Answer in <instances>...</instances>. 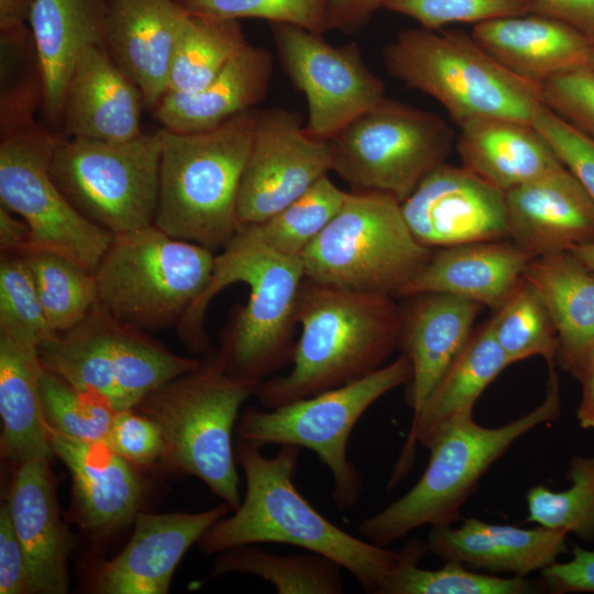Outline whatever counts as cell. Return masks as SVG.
Listing matches in <instances>:
<instances>
[{
  "label": "cell",
  "mask_w": 594,
  "mask_h": 594,
  "mask_svg": "<svg viewBox=\"0 0 594 594\" xmlns=\"http://www.w3.org/2000/svg\"><path fill=\"white\" fill-rule=\"evenodd\" d=\"M144 97L102 46L86 48L68 80L62 122L68 136L124 142L142 134Z\"/></svg>",
  "instance_id": "22"
},
{
  "label": "cell",
  "mask_w": 594,
  "mask_h": 594,
  "mask_svg": "<svg viewBox=\"0 0 594 594\" xmlns=\"http://www.w3.org/2000/svg\"><path fill=\"white\" fill-rule=\"evenodd\" d=\"M509 239L532 257L594 243V202L562 166L505 193Z\"/></svg>",
  "instance_id": "21"
},
{
  "label": "cell",
  "mask_w": 594,
  "mask_h": 594,
  "mask_svg": "<svg viewBox=\"0 0 594 594\" xmlns=\"http://www.w3.org/2000/svg\"><path fill=\"white\" fill-rule=\"evenodd\" d=\"M57 139L35 121L1 132V206L28 223L31 249L62 254L95 272L113 234L85 218L54 182L50 167Z\"/></svg>",
  "instance_id": "14"
},
{
  "label": "cell",
  "mask_w": 594,
  "mask_h": 594,
  "mask_svg": "<svg viewBox=\"0 0 594 594\" xmlns=\"http://www.w3.org/2000/svg\"><path fill=\"white\" fill-rule=\"evenodd\" d=\"M193 15L239 20L263 19L270 23L293 24L310 32L328 31L326 0H175Z\"/></svg>",
  "instance_id": "43"
},
{
  "label": "cell",
  "mask_w": 594,
  "mask_h": 594,
  "mask_svg": "<svg viewBox=\"0 0 594 594\" xmlns=\"http://www.w3.org/2000/svg\"><path fill=\"white\" fill-rule=\"evenodd\" d=\"M522 276L549 310L558 337L556 360L578 378L594 355V272L562 251L531 258Z\"/></svg>",
  "instance_id": "32"
},
{
  "label": "cell",
  "mask_w": 594,
  "mask_h": 594,
  "mask_svg": "<svg viewBox=\"0 0 594 594\" xmlns=\"http://www.w3.org/2000/svg\"><path fill=\"white\" fill-rule=\"evenodd\" d=\"M453 141V130L437 114L384 98L327 142L331 172L352 190L382 191L403 202L444 163Z\"/></svg>",
  "instance_id": "13"
},
{
  "label": "cell",
  "mask_w": 594,
  "mask_h": 594,
  "mask_svg": "<svg viewBox=\"0 0 594 594\" xmlns=\"http://www.w3.org/2000/svg\"><path fill=\"white\" fill-rule=\"evenodd\" d=\"M408 298V306L403 308L400 345L411 366L407 403L415 418L469 341L483 306L441 293Z\"/></svg>",
  "instance_id": "24"
},
{
  "label": "cell",
  "mask_w": 594,
  "mask_h": 594,
  "mask_svg": "<svg viewBox=\"0 0 594 594\" xmlns=\"http://www.w3.org/2000/svg\"><path fill=\"white\" fill-rule=\"evenodd\" d=\"M215 257L155 224L113 235L94 272L98 304L143 331L178 323L207 286Z\"/></svg>",
  "instance_id": "9"
},
{
  "label": "cell",
  "mask_w": 594,
  "mask_h": 594,
  "mask_svg": "<svg viewBox=\"0 0 594 594\" xmlns=\"http://www.w3.org/2000/svg\"><path fill=\"white\" fill-rule=\"evenodd\" d=\"M42 408L47 426L80 441H107L116 410L103 396L77 388L43 366Z\"/></svg>",
  "instance_id": "40"
},
{
  "label": "cell",
  "mask_w": 594,
  "mask_h": 594,
  "mask_svg": "<svg viewBox=\"0 0 594 594\" xmlns=\"http://www.w3.org/2000/svg\"><path fill=\"white\" fill-rule=\"evenodd\" d=\"M38 344L0 328L1 458L16 465L54 457L44 417Z\"/></svg>",
  "instance_id": "31"
},
{
  "label": "cell",
  "mask_w": 594,
  "mask_h": 594,
  "mask_svg": "<svg viewBox=\"0 0 594 594\" xmlns=\"http://www.w3.org/2000/svg\"><path fill=\"white\" fill-rule=\"evenodd\" d=\"M543 105L594 140V70L579 68L541 85Z\"/></svg>",
  "instance_id": "45"
},
{
  "label": "cell",
  "mask_w": 594,
  "mask_h": 594,
  "mask_svg": "<svg viewBox=\"0 0 594 594\" xmlns=\"http://www.w3.org/2000/svg\"><path fill=\"white\" fill-rule=\"evenodd\" d=\"M232 512L221 502L199 513L139 512L127 546L97 568L91 591L99 594H165L188 549Z\"/></svg>",
  "instance_id": "18"
},
{
  "label": "cell",
  "mask_w": 594,
  "mask_h": 594,
  "mask_svg": "<svg viewBox=\"0 0 594 594\" xmlns=\"http://www.w3.org/2000/svg\"><path fill=\"white\" fill-rule=\"evenodd\" d=\"M304 278L301 257L276 252L255 224H242L216 254L207 286L177 323L178 336L193 351H207L205 318L210 301L233 283L246 284L248 302L233 315L217 352L230 375L262 383L293 361L296 305Z\"/></svg>",
  "instance_id": "2"
},
{
  "label": "cell",
  "mask_w": 594,
  "mask_h": 594,
  "mask_svg": "<svg viewBox=\"0 0 594 594\" xmlns=\"http://www.w3.org/2000/svg\"><path fill=\"white\" fill-rule=\"evenodd\" d=\"M109 446L136 469L162 464L164 439L157 424L139 410L116 413L107 438Z\"/></svg>",
  "instance_id": "47"
},
{
  "label": "cell",
  "mask_w": 594,
  "mask_h": 594,
  "mask_svg": "<svg viewBox=\"0 0 594 594\" xmlns=\"http://www.w3.org/2000/svg\"><path fill=\"white\" fill-rule=\"evenodd\" d=\"M256 117L251 109L197 133L160 129L158 229L213 252L229 243L240 227L238 193Z\"/></svg>",
  "instance_id": "4"
},
{
  "label": "cell",
  "mask_w": 594,
  "mask_h": 594,
  "mask_svg": "<svg viewBox=\"0 0 594 594\" xmlns=\"http://www.w3.org/2000/svg\"><path fill=\"white\" fill-rule=\"evenodd\" d=\"M50 460L13 465L6 503L22 544L33 593L65 594L73 537L61 516Z\"/></svg>",
  "instance_id": "20"
},
{
  "label": "cell",
  "mask_w": 594,
  "mask_h": 594,
  "mask_svg": "<svg viewBox=\"0 0 594 594\" xmlns=\"http://www.w3.org/2000/svg\"><path fill=\"white\" fill-rule=\"evenodd\" d=\"M260 384L230 375L216 352L134 407L162 431V464L199 479L232 510L242 501L232 431L240 407Z\"/></svg>",
  "instance_id": "7"
},
{
  "label": "cell",
  "mask_w": 594,
  "mask_h": 594,
  "mask_svg": "<svg viewBox=\"0 0 594 594\" xmlns=\"http://www.w3.org/2000/svg\"><path fill=\"white\" fill-rule=\"evenodd\" d=\"M340 565L309 554H276L255 544H243L218 553L209 580L228 573L251 574L271 583L279 594H341L344 584Z\"/></svg>",
  "instance_id": "34"
},
{
  "label": "cell",
  "mask_w": 594,
  "mask_h": 594,
  "mask_svg": "<svg viewBox=\"0 0 594 594\" xmlns=\"http://www.w3.org/2000/svg\"><path fill=\"white\" fill-rule=\"evenodd\" d=\"M0 593L33 594L25 554L6 502L0 507Z\"/></svg>",
  "instance_id": "48"
},
{
  "label": "cell",
  "mask_w": 594,
  "mask_h": 594,
  "mask_svg": "<svg viewBox=\"0 0 594 594\" xmlns=\"http://www.w3.org/2000/svg\"><path fill=\"white\" fill-rule=\"evenodd\" d=\"M161 130L124 142L58 136L51 175L69 202L113 235L154 224Z\"/></svg>",
  "instance_id": "12"
},
{
  "label": "cell",
  "mask_w": 594,
  "mask_h": 594,
  "mask_svg": "<svg viewBox=\"0 0 594 594\" xmlns=\"http://www.w3.org/2000/svg\"><path fill=\"white\" fill-rule=\"evenodd\" d=\"M237 458L245 477V494L232 515L213 524L197 542L205 554L263 542L285 543L323 556L349 571L367 592L383 594L392 576L418 562L426 542L409 541L392 550L358 538L332 524L296 488L293 477L299 448L280 446L275 457L239 440Z\"/></svg>",
  "instance_id": "1"
},
{
  "label": "cell",
  "mask_w": 594,
  "mask_h": 594,
  "mask_svg": "<svg viewBox=\"0 0 594 594\" xmlns=\"http://www.w3.org/2000/svg\"><path fill=\"white\" fill-rule=\"evenodd\" d=\"M572 559L541 570L544 590L552 593H594V550L574 546Z\"/></svg>",
  "instance_id": "49"
},
{
  "label": "cell",
  "mask_w": 594,
  "mask_h": 594,
  "mask_svg": "<svg viewBox=\"0 0 594 594\" xmlns=\"http://www.w3.org/2000/svg\"><path fill=\"white\" fill-rule=\"evenodd\" d=\"M328 172V142L311 136L298 113L282 108L257 111L238 193L240 226L267 220Z\"/></svg>",
  "instance_id": "16"
},
{
  "label": "cell",
  "mask_w": 594,
  "mask_h": 594,
  "mask_svg": "<svg viewBox=\"0 0 594 594\" xmlns=\"http://www.w3.org/2000/svg\"><path fill=\"white\" fill-rule=\"evenodd\" d=\"M460 129L462 166L504 193L564 166L530 123L486 120Z\"/></svg>",
  "instance_id": "33"
},
{
  "label": "cell",
  "mask_w": 594,
  "mask_h": 594,
  "mask_svg": "<svg viewBox=\"0 0 594 594\" xmlns=\"http://www.w3.org/2000/svg\"><path fill=\"white\" fill-rule=\"evenodd\" d=\"M20 256L33 278L45 317L56 333L77 326L98 304L94 272L46 250L31 249Z\"/></svg>",
  "instance_id": "36"
},
{
  "label": "cell",
  "mask_w": 594,
  "mask_h": 594,
  "mask_svg": "<svg viewBox=\"0 0 594 594\" xmlns=\"http://www.w3.org/2000/svg\"><path fill=\"white\" fill-rule=\"evenodd\" d=\"M531 13L561 21L594 45V0H526Z\"/></svg>",
  "instance_id": "50"
},
{
  "label": "cell",
  "mask_w": 594,
  "mask_h": 594,
  "mask_svg": "<svg viewBox=\"0 0 594 594\" xmlns=\"http://www.w3.org/2000/svg\"><path fill=\"white\" fill-rule=\"evenodd\" d=\"M566 477L571 485L564 491L537 485L527 492V520L591 540L594 538V458L573 457Z\"/></svg>",
  "instance_id": "39"
},
{
  "label": "cell",
  "mask_w": 594,
  "mask_h": 594,
  "mask_svg": "<svg viewBox=\"0 0 594 594\" xmlns=\"http://www.w3.org/2000/svg\"><path fill=\"white\" fill-rule=\"evenodd\" d=\"M38 355L44 367L77 388L103 396L116 411L135 407L147 394L201 363L173 353L99 304L77 326L42 343Z\"/></svg>",
  "instance_id": "11"
},
{
  "label": "cell",
  "mask_w": 594,
  "mask_h": 594,
  "mask_svg": "<svg viewBox=\"0 0 594 594\" xmlns=\"http://www.w3.org/2000/svg\"><path fill=\"white\" fill-rule=\"evenodd\" d=\"M590 68L594 70V50H593L591 62H590Z\"/></svg>",
  "instance_id": "56"
},
{
  "label": "cell",
  "mask_w": 594,
  "mask_h": 594,
  "mask_svg": "<svg viewBox=\"0 0 594 594\" xmlns=\"http://www.w3.org/2000/svg\"><path fill=\"white\" fill-rule=\"evenodd\" d=\"M569 251L594 272V243L575 245Z\"/></svg>",
  "instance_id": "55"
},
{
  "label": "cell",
  "mask_w": 594,
  "mask_h": 594,
  "mask_svg": "<svg viewBox=\"0 0 594 594\" xmlns=\"http://www.w3.org/2000/svg\"><path fill=\"white\" fill-rule=\"evenodd\" d=\"M35 0H0V36H11L29 31L31 10Z\"/></svg>",
  "instance_id": "53"
},
{
  "label": "cell",
  "mask_w": 594,
  "mask_h": 594,
  "mask_svg": "<svg viewBox=\"0 0 594 594\" xmlns=\"http://www.w3.org/2000/svg\"><path fill=\"white\" fill-rule=\"evenodd\" d=\"M385 0H326L328 30L355 33L365 26L372 15L383 8Z\"/></svg>",
  "instance_id": "51"
},
{
  "label": "cell",
  "mask_w": 594,
  "mask_h": 594,
  "mask_svg": "<svg viewBox=\"0 0 594 594\" xmlns=\"http://www.w3.org/2000/svg\"><path fill=\"white\" fill-rule=\"evenodd\" d=\"M400 208L414 238L429 249L509 238L505 193L463 166L442 163Z\"/></svg>",
  "instance_id": "17"
},
{
  "label": "cell",
  "mask_w": 594,
  "mask_h": 594,
  "mask_svg": "<svg viewBox=\"0 0 594 594\" xmlns=\"http://www.w3.org/2000/svg\"><path fill=\"white\" fill-rule=\"evenodd\" d=\"M280 64L306 97L307 132L328 141L385 98V86L365 65L359 46L329 44L322 34L270 23Z\"/></svg>",
  "instance_id": "15"
},
{
  "label": "cell",
  "mask_w": 594,
  "mask_h": 594,
  "mask_svg": "<svg viewBox=\"0 0 594 594\" xmlns=\"http://www.w3.org/2000/svg\"><path fill=\"white\" fill-rule=\"evenodd\" d=\"M0 328L29 338L38 346L56 334L45 317L29 268L16 254L0 257Z\"/></svg>",
  "instance_id": "42"
},
{
  "label": "cell",
  "mask_w": 594,
  "mask_h": 594,
  "mask_svg": "<svg viewBox=\"0 0 594 594\" xmlns=\"http://www.w3.org/2000/svg\"><path fill=\"white\" fill-rule=\"evenodd\" d=\"M248 44L238 20L187 14L175 45L167 92L201 89Z\"/></svg>",
  "instance_id": "35"
},
{
  "label": "cell",
  "mask_w": 594,
  "mask_h": 594,
  "mask_svg": "<svg viewBox=\"0 0 594 594\" xmlns=\"http://www.w3.org/2000/svg\"><path fill=\"white\" fill-rule=\"evenodd\" d=\"M348 194L326 175L285 208L256 223V230L276 252L301 257L341 209Z\"/></svg>",
  "instance_id": "38"
},
{
  "label": "cell",
  "mask_w": 594,
  "mask_h": 594,
  "mask_svg": "<svg viewBox=\"0 0 594 594\" xmlns=\"http://www.w3.org/2000/svg\"><path fill=\"white\" fill-rule=\"evenodd\" d=\"M32 248V234L28 223L8 209L0 207L1 254L22 255Z\"/></svg>",
  "instance_id": "52"
},
{
  "label": "cell",
  "mask_w": 594,
  "mask_h": 594,
  "mask_svg": "<svg viewBox=\"0 0 594 594\" xmlns=\"http://www.w3.org/2000/svg\"><path fill=\"white\" fill-rule=\"evenodd\" d=\"M432 254L411 234L395 197L352 190L301 261L305 277L319 284L396 297Z\"/></svg>",
  "instance_id": "8"
},
{
  "label": "cell",
  "mask_w": 594,
  "mask_h": 594,
  "mask_svg": "<svg viewBox=\"0 0 594 594\" xmlns=\"http://www.w3.org/2000/svg\"><path fill=\"white\" fill-rule=\"evenodd\" d=\"M273 72L272 54L248 44L199 90L166 92L153 108L161 128L175 133L212 130L254 109L265 97Z\"/></svg>",
  "instance_id": "30"
},
{
  "label": "cell",
  "mask_w": 594,
  "mask_h": 594,
  "mask_svg": "<svg viewBox=\"0 0 594 594\" xmlns=\"http://www.w3.org/2000/svg\"><path fill=\"white\" fill-rule=\"evenodd\" d=\"M566 536L564 530L542 526L526 529L469 518L458 528L431 527L426 546L428 552L444 562L526 578L566 551Z\"/></svg>",
  "instance_id": "25"
},
{
  "label": "cell",
  "mask_w": 594,
  "mask_h": 594,
  "mask_svg": "<svg viewBox=\"0 0 594 594\" xmlns=\"http://www.w3.org/2000/svg\"><path fill=\"white\" fill-rule=\"evenodd\" d=\"M301 328L288 374L256 392L265 408L358 381L384 366L400 345L403 307L387 294L360 293L304 278L296 305Z\"/></svg>",
  "instance_id": "3"
},
{
  "label": "cell",
  "mask_w": 594,
  "mask_h": 594,
  "mask_svg": "<svg viewBox=\"0 0 594 594\" xmlns=\"http://www.w3.org/2000/svg\"><path fill=\"white\" fill-rule=\"evenodd\" d=\"M110 0H35L29 23L42 79V105L62 118L65 90L77 61L90 46L105 47Z\"/></svg>",
  "instance_id": "27"
},
{
  "label": "cell",
  "mask_w": 594,
  "mask_h": 594,
  "mask_svg": "<svg viewBox=\"0 0 594 594\" xmlns=\"http://www.w3.org/2000/svg\"><path fill=\"white\" fill-rule=\"evenodd\" d=\"M471 35L508 70L539 85L590 67L594 50L574 28L535 13L477 23Z\"/></svg>",
  "instance_id": "26"
},
{
  "label": "cell",
  "mask_w": 594,
  "mask_h": 594,
  "mask_svg": "<svg viewBox=\"0 0 594 594\" xmlns=\"http://www.w3.org/2000/svg\"><path fill=\"white\" fill-rule=\"evenodd\" d=\"M54 452L73 481V520L86 532L105 536L134 521L144 501L139 469L107 441H80L47 426Z\"/></svg>",
  "instance_id": "19"
},
{
  "label": "cell",
  "mask_w": 594,
  "mask_h": 594,
  "mask_svg": "<svg viewBox=\"0 0 594 594\" xmlns=\"http://www.w3.org/2000/svg\"><path fill=\"white\" fill-rule=\"evenodd\" d=\"M534 258L513 241H481L442 248L397 297L449 294L496 309Z\"/></svg>",
  "instance_id": "29"
},
{
  "label": "cell",
  "mask_w": 594,
  "mask_h": 594,
  "mask_svg": "<svg viewBox=\"0 0 594 594\" xmlns=\"http://www.w3.org/2000/svg\"><path fill=\"white\" fill-rule=\"evenodd\" d=\"M187 13L175 0H110L105 48L154 108L168 90L175 45Z\"/></svg>",
  "instance_id": "23"
},
{
  "label": "cell",
  "mask_w": 594,
  "mask_h": 594,
  "mask_svg": "<svg viewBox=\"0 0 594 594\" xmlns=\"http://www.w3.org/2000/svg\"><path fill=\"white\" fill-rule=\"evenodd\" d=\"M560 410L558 375L554 366H549L546 397L531 411L496 428L480 426L473 418L443 427L425 447L430 457L418 482L387 507L363 519L359 531L366 540L387 547L421 526L453 525L491 465L521 436L557 420Z\"/></svg>",
  "instance_id": "5"
},
{
  "label": "cell",
  "mask_w": 594,
  "mask_h": 594,
  "mask_svg": "<svg viewBox=\"0 0 594 594\" xmlns=\"http://www.w3.org/2000/svg\"><path fill=\"white\" fill-rule=\"evenodd\" d=\"M578 380L582 386L576 417L583 429L594 428V355L586 363Z\"/></svg>",
  "instance_id": "54"
},
{
  "label": "cell",
  "mask_w": 594,
  "mask_h": 594,
  "mask_svg": "<svg viewBox=\"0 0 594 594\" xmlns=\"http://www.w3.org/2000/svg\"><path fill=\"white\" fill-rule=\"evenodd\" d=\"M510 365L490 321L472 332L419 414L413 418L402 454L388 485L395 486L411 468L417 444L426 447L443 427L473 418L476 400L496 376Z\"/></svg>",
  "instance_id": "28"
},
{
  "label": "cell",
  "mask_w": 594,
  "mask_h": 594,
  "mask_svg": "<svg viewBox=\"0 0 594 594\" xmlns=\"http://www.w3.org/2000/svg\"><path fill=\"white\" fill-rule=\"evenodd\" d=\"M418 564L408 563L398 570L383 594H531L544 590L542 582L473 572L457 562L448 561L437 570H426Z\"/></svg>",
  "instance_id": "41"
},
{
  "label": "cell",
  "mask_w": 594,
  "mask_h": 594,
  "mask_svg": "<svg viewBox=\"0 0 594 594\" xmlns=\"http://www.w3.org/2000/svg\"><path fill=\"white\" fill-rule=\"evenodd\" d=\"M411 376L405 353L375 372L345 385L262 410L246 407L235 427L239 440L261 448L295 446L314 451L333 480L332 498L341 510L354 506L362 476L348 457L350 435L363 414Z\"/></svg>",
  "instance_id": "10"
},
{
  "label": "cell",
  "mask_w": 594,
  "mask_h": 594,
  "mask_svg": "<svg viewBox=\"0 0 594 594\" xmlns=\"http://www.w3.org/2000/svg\"><path fill=\"white\" fill-rule=\"evenodd\" d=\"M594 202V140L542 105L531 123Z\"/></svg>",
  "instance_id": "46"
},
{
  "label": "cell",
  "mask_w": 594,
  "mask_h": 594,
  "mask_svg": "<svg viewBox=\"0 0 594 594\" xmlns=\"http://www.w3.org/2000/svg\"><path fill=\"white\" fill-rule=\"evenodd\" d=\"M488 320L493 334L510 364L535 355L554 365L558 337L538 289L524 276Z\"/></svg>",
  "instance_id": "37"
},
{
  "label": "cell",
  "mask_w": 594,
  "mask_h": 594,
  "mask_svg": "<svg viewBox=\"0 0 594 594\" xmlns=\"http://www.w3.org/2000/svg\"><path fill=\"white\" fill-rule=\"evenodd\" d=\"M391 76L436 99L460 128L486 120L532 123L541 85L504 67L470 34L404 30L383 50Z\"/></svg>",
  "instance_id": "6"
},
{
  "label": "cell",
  "mask_w": 594,
  "mask_h": 594,
  "mask_svg": "<svg viewBox=\"0 0 594 594\" xmlns=\"http://www.w3.org/2000/svg\"><path fill=\"white\" fill-rule=\"evenodd\" d=\"M383 9L406 15L430 30H441L454 23L475 25L531 13L526 0H385Z\"/></svg>",
  "instance_id": "44"
}]
</instances>
